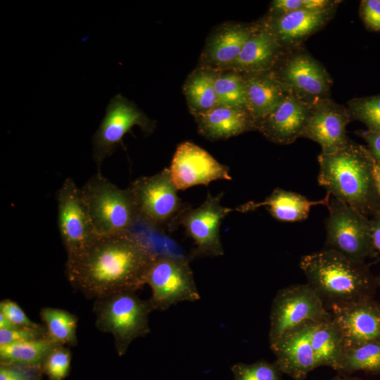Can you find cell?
I'll return each instance as SVG.
<instances>
[{
  "label": "cell",
  "mask_w": 380,
  "mask_h": 380,
  "mask_svg": "<svg viewBox=\"0 0 380 380\" xmlns=\"http://www.w3.org/2000/svg\"><path fill=\"white\" fill-rule=\"evenodd\" d=\"M156 255L132 232L99 236L82 251L67 255L65 275L87 298L137 291L146 284Z\"/></svg>",
  "instance_id": "1"
},
{
  "label": "cell",
  "mask_w": 380,
  "mask_h": 380,
  "mask_svg": "<svg viewBox=\"0 0 380 380\" xmlns=\"http://www.w3.org/2000/svg\"><path fill=\"white\" fill-rule=\"evenodd\" d=\"M319 184L331 196L369 217L380 213L374 159L367 148L350 141L331 154L318 156Z\"/></svg>",
  "instance_id": "2"
},
{
  "label": "cell",
  "mask_w": 380,
  "mask_h": 380,
  "mask_svg": "<svg viewBox=\"0 0 380 380\" xmlns=\"http://www.w3.org/2000/svg\"><path fill=\"white\" fill-rule=\"evenodd\" d=\"M300 267L327 308L372 298L377 286L365 262L331 249L303 256Z\"/></svg>",
  "instance_id": "3"
},
{
  "label": "cell",
  "mask_w": 380,
  "mask_h": 380,
  "mask_svg": "<svg viewBox=\"0 0 380 380\" xmlns=\"http://www.w3.org/2000/svg\"><path fill=\"white\" fill-rule=\"evenodd\" d=\"M93 308L96 328L113 335L120 357L136 338L151 332L149 315L153 308L149 299L140 298L136 291H121L96 298Z\"/></svg>",
  "instance_id": "4"
},
{
  "label": "cell",
  "mask_w": 380,
  "mask_h": 380,
  "mask_svg": "<svg viewBox=\"0 0 380 380\" xmlns=\"http://www.w3.org/2000/svg\"><path fill=\"white\" fill-rule=\"evenodd\" d=\"M80 189L98 236L132 232L139 220L129 188L120 189L97 172Z\"/></svg>",
  "instance_id": "5"
},
{
  "label": "cell",
  "mask_w": 380,
  "mask_h": 380,
  "mask_svg": "<svg viewBox=\"0 0 380 380\" xmlns=\"http://www.w3.org/2000/svg\"><path fill=\"white\" fill-rule=\"evenodd\" d=\"M138 220L158 230H172L179 224L189 207L179 197L169 168L135 179L128 187Z\"/></svg>",
  "instance_id": "6"
},
{
  "label": "cell",
  "mask_w": 380,
  "mask_h": 380,
  "mask_svg": "<svg viewBox=\"0 0 380 380\" xmlns=\"http://www.w3.org/2000/svg\"><path fill=\"white\" fill-rule=\"evenodd\" d=\"M272 72L289 94L308 105L330 98V75L303 46L285 50Z\"/></svg>",
  "instance_id": "7"
},
{
  "label": "cell",
  "mask_w": 380,
  "mask_h": 380,
  "mask_svg": "<svg viewBox=\"0 0 380 380\" xmlns=\"http://www.w3.org/2000/svg\"><path fill=\"white\" fill-rule=\"evenodd\" d=\"M331 317L323 300L307 283L285 287L277 293L271 306L270 346L303 324Z\"/></svg>",
  "instance_id": "8"
},
{
  "label": "cell",
  "mask_w": 380,
  "mask_h": 380,
  "mask_svg": "<svg viewBox=\"0 0 380 380\" xmlns=\"http://www.w3.org/2000/svg\"><path fill=\"white\" fill-rule=\"evenodd\" d=\"M327 208L325 249L336 251L359 262L376 255L369 217L332 196Z\"/></svg>",
  "instance_id": "9"
},
{
  "label": "cell",
  "mask_w": 380,
  "mask_h": 380,
  "mask_svg": "<svg viewBox=\"0 0 380 380\" xmlns=\"http://www.w3.org/2000/svg\"><path fill=\"white\" fill-rule=\"evenodd\" d=\"M146 284L151 290L149 300L154 310H165L177 303L201 298L189 262L182 258L156 255Z\"/></svg>",
  "instance_id": "10"
},
{
  "label": "cell",
  "mask_w": 380,
  "mask_h": 380,
  "mask_svg": "<svg viewBox=\"0 0 380 380\" xmlns=\"http://www.w3.org/2000/svg\"><path fill=\"white\" fill-rule=\"evenodd\" d=\"M58 226L67 255L75 254L99 236L92 224L81 189L72 177L65 179L56 194Z\"/></svg>",
  "instance_id": "11"
},
{
  "label": "cell",
  "mask_w": 380,
  "mask_h": 380,
  "mask_svg": "<svg viewBox=\"0 0 380 380\" xmlns=\"http://www.w3.org/2000/svg\"><path fill=\"white\" fill-rule=\"evenodd\" d=\"M134 125L146 132L152 130L153 122L132 102L118 94L110 99L106 115L92 138L93 158L100 166L110 156L124 136Z\"/></svg>",
  "instance_id": "12"
},
{
  "label": "cell",
  "mask_w": 380,
  "mask_h": 380,
  "mask_svg": "<svg viewBox=\"0 0 380 380\" xmlns=\"http://www.w3.org/2000/svg\"><path fill=\"white\" fill-rule=\"evenodd\" d=\"M222 193L208 194L204 202L196 208L188 207L181 217L179 224L193 241L196 257H217L224 255L220 227L223 219L234 210L220 203Z\"/></svg>",
  "instance_id": "13"
},
{
  "label": "cell",
  "mask_w": 380,
  "mask_h": 380,
  "mask_svg": "<svg viewBox=\"0 0 380 380\" xmlns=\"http://www.w3.org/2000/svg\"><path fill=\"white\" fill-rule=\"evenodd\" d=\"M343 350L380 341V303L372 297L327 306Z\"/></svg>",
  "instance_id": "14"
},
{
  "label": "cell",
  "mask_w": 380,
  "mask_h": 380,
  "mask_svg": "<svg viewBox=\"0 0 380 380\" xmlns=\"http://www.w3.org/2000/svg\"><path fill=\"white\" fill-rule=\"evenodd\" d=\"M169 169L178 190H185L196 185H208L217 179H232L227 166L220 163L206 151L189 141L177 146Z\"/></svg>",
  "instance_id": "15"
},
{
  "label": "cell",
  "mask_w": 380,
  "mask_h": 380,
  "mask_svg": "<svg viewBox=\"0 0 380 380\" xmlns=\"http://www.w3.org/2000/svg\"><path fill=\"white\" fill-rule=\"evenodd\" d=\"M349 111L331 99L319 100L310 107V115L302 137L317 142L323 154H331L346 146L350 140L346 134Z\"/></svg>",
  "instance_id": "16"
},
{
  "label": "cell",
  "mask_w": 380,
  "mask_h": 380,
  "mask_svg": "<svg viewBox=\"0 0 380 380\" xmlns=\"http://www.w3.org/2000/svg\"><path fill=\"white\" fill-rule=\"evenodd\" d=\"M314 323L309 322L288 332L270 346L280 371L296 380L305 379L311 371L318 367L312 337Z\"/></svg>",
  "instance_id": "17"
},
{
  "label": "cell",
  "mask_w": 380,
  "mask_h": 380,
  "mask_svg": "<svg viewBox=\"0 0 380 380\" xmlns=\"http://www.w3.org/2000/svg\"><path fill=\"white\" fill-rule=\"evenodd\" d=\"M336 9L337 7H334L269 14L262 21L281 46L288 50L303 46L306 39L322 30L334 18Z\"/></svg>",
  "instance_id": "18"
},
{
  "label": "cell",
  "mask_w": 380,
  "mask_h": 380,
  "mask_svg": "<svg viewBox=\"0 0 380 380\" xmlns=\"http://www.w3.org/2000/svg\"><path fill=\"white\" fill-rule=\"evenodd\" d=\"M310 107L288 94L276 108L256 123V129L273 142L290 144L302 137Z\"/></svg>",
  "instance_id": "19"
},
{
  "label": "cell",
  "mask_w": 380,
  "mask_h": 380,
  "mask_svg": "<svg viewBox=\"0 0 380 380\" xmlns=\"http://www.w3.org/2000/svg\"><path fill=\"white\" fill-rule=\"evenodd\" d=\"M277 39L262 20L253 30L236 59L227 68L241 74L270 71L284 53Z\"/></svg>",
  "instance_id": "20"
},
{
  "label": "cell",
  "mask_w": 380,
  "mask_h": 380,
  "mask_svg": "<svg viewBox=\"0 0 380 380\" xmlns=\"http://www.w3.org/2000/svg\"><path fill=\"white\" fill-rule=\"evenodd\" d=\"M331 195L322 199L310 201L300 194L276 188L271 194L261 202L249 201L235 210L239 212L255 210L262 206L265 207L276 220L283 222H297L308 218L310 209L317 205L328 207Z\"/></svg>",
  "instance_id": "21"
},
{
  "label": "cell",
  "mask_w": 380,
  "mask_h": 380,
  "mask_svg": "<svg viewBox=\"0 0 380 380\" xmlns=\"http://www.w3.org/2000/svg\"><path fill=\"white\" fill-rule=\"evenodd\" d=\"M246 93V110L256 123L270 113L289 94L272 70L242 74Z\"/></svg>",
  "instance_id": "22"
},
{
  "label": "cell",
  "mask_w": 380,
  "mask_h": 380,
  "mask_svg": "<svg viewBox=\"0 0 380 380\" xmlns=\"http://www.w3.org/2000/svg\"><path fill=\"white\" fill-rule=\"evenodd\" d=\"M196 117L200 133L210 139H227L256 129L245 108L217 106Z\"/></svg>",
  "instance_id": "23"
},
{
  "label": "cell",
  "mask_w": 380,
  "mask_h": 380,
  "mask_svg": "<svg viewBox=\"0 0 380 380\" xmlns=\"http://www.w3.org/2000/svg\"><path fill=\"white\" fill-rule=\"evenodd\" d=\"M254 27L251 25L234 24L218 31L211 39L206 49L208 61L214 65L227 68L241 53Z\"/></svg>",
  "instance_id": "24"
},
{
  "label": "cell",
  "mask_w": 380,
  "mask_h": 380,
  "mask_svg": "<svg viewBox=\"0 0 380 380\" xmlns=\"http://www.w3.org/2000/svg\"><path fill=\"white\" fill-rule=\"evenodd\" d=\"M57 344L48 336L41 338L0 346V364L22 367H42Z\"/></svg>",
  "instance_id": "25"
},
{
  "label": "cell",
  "mask_w": 380,
  "mask_h": 380,
  "mask_svg": "<svg viewBox=\"0 0 380 380\" xmlns=\"http://www.w3.org/2000/svg\"><path fill=\"white\" fill-rule=\"evenodd\" d=\"M215 76L216 74L210 70H198L186 81L185 96L195 116L217 106L214 85Z\"/></svg>",
  "instance_id": "26"
},
{
  "label": "cell",
  "mask_w": 380,
  "mask_h": 380,
  "mask_svg": "<svg viewBox=\"0 0 380 380\" xmlns=\"http://www.w3.org/2000/svg\"><path fill=\"white\" fill-rule=\"evenodd\" d=\"M39 315L52 341L63 346L77 345V316L65 310L51 307L42 308Z\"/></svg>",
  "instance_id": "27"
},
{
  "label": "cell",
  "mask_w": 380,
  "mask_h": 380,
  "mask_svg": "<svg viewBox=\"0 0 380 380\" xmlns=\"http://www.w3.org/2000/svg\"><path fill=\"white\" fill-rule=\"evenodd\" d=\"M335 370L341 374L357 371L380 374V341L344 349Z\"/></svg>",
  "instance_id": "28"
},
{
  "label": "cell",
  "mask_w": 380,
  "mask_h": 380,
  "mask_svg": "<svg viewBox=\"0 0 380 380\" xmlns=\"http://www.w3.org/2000/svg\"><path fill=\"white\" fill-rule=\"evenodd\" d=\"M214 85L217 106L246 109V85L242 74L233 71L216 75Z\"/></svg>",
  "instance_id": "29"
},
{
  "label": "cell",
  "mask_w": 380,
  "mask_h": 380,
  "mask_svg": "<svg viewBox=\"0 0 380 380\" xmlns=\"http://www.w3.org/2000/svg\"><path fill=\"white\" fill-rule=\"evenodd\" d=\"M347 108L350 120L362 122L367 130L380 132V94L352 99Z\"/></svg>",
  "instance_id": "30"
},
{
  "label": "cell",
  "mask_w": 380,
  "mask_h": 380,
  "mask_svg": "<svg viewBox=\"0 0 380 380\" xmlns=\"http://www.w3.org/2000/svg\"><path fill=\"white\" fill-rule=\"evenodd\" d=\"M231 371L234 380H283V373L274 361L270 362L261 360L251 364L238 362L232 366Z\"/></svg>",
  "instance_id": "31"
},
{
  "label": "cell",
  "mask_w": 380,
  "mask_h": 380,
  "mask_svg": "<svg viewBox=\"0 0 380 380\" xmlns=\"http://www.w3.org/2000/svg\"><path fill=\"white\" fill-rule=\"evenodd\" d=\"M71 353L65 346L58 345L45 358L42 371L49 380H63L69 374Z\"/></svg>",
  "instance_id": "32"
},
{
  "label": "cell",
  "mask_w": 380,
  "mask_h": 380,
  "mask_svg": "<svg viewBox=\"0 0 380 380\" xmlns=\"http://www.w3.org/2000/svg\"><path fill=\"white\" fill-rule=\"evenodd\" d=\"M341 1L334 0H274L271 2L270 15L296 10H324L338 7Z\"/></svg>",
  "instance_id": "33"
},
{
  "label": "cell",
  "mask_w": 380,
  "mask_h": 380,
  "mask_svg": "<svg viewBox=\"0 0 380 380\" xmlns=\"http://www.w3.org/2000/svg\"><path fill=\"white\" fill-rule=\"evenodd\" d=\"M47 336L44 325L38 328L17 327L13 329H0V346L35 340Z\"/></svg>",
  "instance_id": "34"
},
{
  "label": "cell",
  "mask_w": 380,
  "mask_h": 380,
  "mask_svg": "<svg viewBox=\"0 0 380 380\" xmlns=\"http://www.w3.org/2000/svg\"><path fill=\"white\" fill-rule=\"evenodd\" d=\"M0 313L18 327L38 328L43 326L32 321L17 303L9 299L0 302Z\"/></svg>",
  "instance_id": "35"
},
{
  "label": "cell",
  "mask_w": 380,
  "mask_h": 380,
  "mask_svg": "<svg viewBox=\"0 0 380 380\" xmlns=\"http://www.w3.org/2000/svg\"><path fill=\"white\" fill-rule=\"evenodd\" d=\"M43 374L42 367L0 364V380H42Z\"/></svg>",
  "instance_id": "36"
},
{
  "label": "cell",
  "mask_w": 380,
  "mask_h": 380,
  "mask_svg": "<svg viewBox=\"0 0 380 380\" xmlns=\"http://www.w3.org/2000/svg\"><path fill=\"white\" fill-rule=\"evenodd\" d=\"M360 16L368 30L380 32V0L361 1Z\"/></svg>",
  "instance_id": "37"
},
{
  "label": "cell",
  "mask_w": 380,
  "mask_h": 380,
  "mask_svg": "<svg viewBox=\"0 0 380 380\" xmlns=\"http://www.w3.org/2000/svg\"><path fill=\"white\" fill-rule=\"evenodd\" d=\"M355 134L366 141L372 157L380 165V132L365 129L357 130Z\"/></svg>",
  "instance_id": "38"
},
{
  "label": "cell",
  "mask_w": 380,
  "mask_h": 380,
  "mask_svg": "<svg viewBox=\"0 0 380 380\" xmlns=\"http://www.w3.org/2000/svg\"><path fill=\"white\" fill-rule=\"evenodd\" d=\"M369 222L372 246L380 261V213L369 218Z\"/></svg>",
  "instance_id": "39"
},
{
  "label": "cell",
  "mask_w": 380,
  "mask_h": 380,
  "mask_svg": "<svg viewBox=\"0 0 380 380\" xmlns=\"http://www.w3.org/2000/svg\"><path fill=\"white\" fill-rule=\"evenodd\" d=\"M373 174L376 189L380 194V165L374 160Z\"/></svg>",
  "instance_id": "40"
},
{
  "label": "cell",
  "mask_w": 380,
  "mask_h": 380,
  "mask_svg": "<svg viewBox=\"0 0 380 380\" xmlns=\"http://www.w3.org/2000/svg\"><path fill=\"white\" fill-rule=\"evenodd\" d=\"M18 327L15 326L5 316L0 313V329H13Z\"/></svg>",
  "instance_id": "41"
},
{
  "label": "cell",
  "mask_w": 380,
  "mask_h": 380,
  "mask_svg": "<svg viewBox=\"0 0 380 380\" xmlns=\"http://www.w3.org/2000/svg\"><path fill=\"white\" fill-rule=\"evenodd\" d=\"M331 380H360V379H358L357 378H351V377H348V376L341 375V376H335L334 378H333Z\"/></svg>",
  "instance_id": "42"
},
{
  "label": "cell",
  "mask_w": 380,
  "mask_h": 380,
  "mask_svg": "<svg viewBox=\"0 0 380 380\" xmlns=\"http://www.w3.org/2000/svg\"><path fill=\"white\" fill-rule=\"evenodd\" d=\"M377 286L380 287V275L376 278Z\"/></svg>",
  "instance_id": "43"
}]
</instances>
